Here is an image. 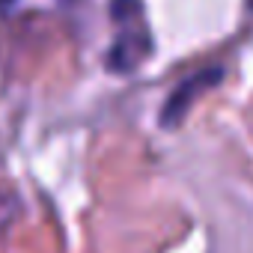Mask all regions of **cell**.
<instances>
[{
    "instance_id": "cell-1",
    "label": "cell",
    "mask_w": 253,
    "mask_h": 253,
    "mask_svg": "<svg viewBox=\"0 0 253 253\" xmlns=\"http://www.w3.org/2000/svg\"><path fill=\"white\" fill-rule=\"evenodd\" d=\"M113 18L119 21V33L110 45V54H107V66L119 75L125 72H134L146 57H149V30L140 18V3L137 0H113L110 6Z\"/></svg>"
},
{
    "instance_id": "cell-2",
    "label": "cell",
    "mask_w": 253,
    "mask_h": 253,
    "mask_svg": "<svg viewBox=\"0 0 253 253\" xmlns=\"http://www.w3.org/2000/svg\"><path fill=\"white\" fill-rule=\"evenodd\" d=\"M217 81H220V69H206V72H200V75H191V78L167 98V104H164V110H161V125H164V128L179 125L182 116L188 113V104L194 101V95H197L200 89L217 84Z\"/></svg>"
},
{
    "instance_id": "cell-3",
    "label": "cell",
    "mask_w": 253,
    "mask_h": 253,
    "mask_svg": "<svg viewBox=\"0 0 253 253\" xmlns=\"http://www.w3.org/2000/svg\"><path fill=\"white\" fill-rule=\"evenodd\" d=\"M18 214V197L15 194H0V229L9 226Z\"/></svg>"
}]
</instances>
